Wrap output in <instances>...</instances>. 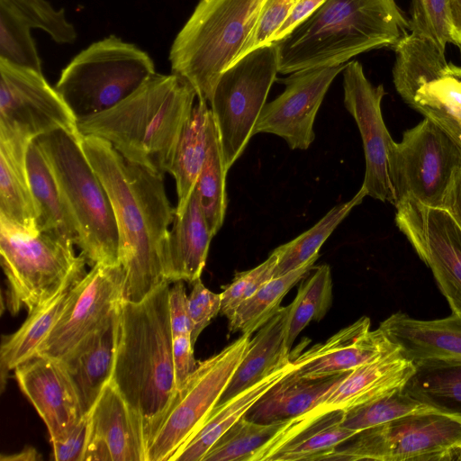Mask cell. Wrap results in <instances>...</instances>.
Here are the masks:
<instances>
[{"instance_id":"cell-1","label":"cell","mask_w":461,"mask_h":461,"mask_svg":"<svg viewBox=\"0 0 461 461\" xmlns=\"http://www.w3.org/2000/svg\"><path fill=\"white\" fill-rule=\"evenodd\" d=\"M81 148L110 197L118 229L123 299L140 302L167 282L164 258L176 208L163 176L125 159L108 141L82 136Z\"/></svg>"},{"instance_id":"cell-2","label":"cell","mask_w":461,"mask_h":461,"mask_svg":"<svg viewBox=\"0 0 461 461\" xmlns=\"http://www.w3.org/2000/svg\"><path fill=\"white\" fill-rule=\"evenodd\" d=\"M169 282L143 300H122L112 380L142 420L148 444L177 392L168 310ZM148 448V447H147Z\"/></svg>"},{"instance_id":"cell-3","label":"cell","mask_w":461,"mask_h":461,"mask_svg":"<svg viewBox=\"0 0 461 461\" xmlns=\"http://www.w3.org/2000/svg\"><path fill=\"white\" fill-rule=\"evenodd\" d=\"M196 92L176 74L156 73L109 110L77 120L82 136L108 141L125 159L169 173Z\"/></svg>"},{"instance_id":"cell-4","label":"cell","mask_w":461,"mask_h":461,"mask_svg":"<svg viewBox=\"0 0 461 461\" xmlns=\"http://www.w3.org/2000/svg\"><path fill=\"white\" fill-rule=\"evenodd\" d=\"M407 27L394 0H326L275 41L278 72L345 64L360 53L393 47Z\"/></svg>"},{"instance_id":"cell-5","label":"cell","mask_w":461,"mask_h":461,"mask_svg":"<svg viewBox=\"0 0 461 461\" xmlns=\"http://www.w3.org/2000/svg\"><path fill=\"white\" fill-rule=\"evenodd\" d=\"M267 0H199L176 34L171 71L187 80L197 98L210 102L221 75L236 59Z\"/></svg>"},{"instance_id":"cell-6","label":"cell","mask_w":461,"mask_h":461,"mask_svg":"<svg viewBox=\"0 0 461 461\" xmlns=\"http://www.w3.org/2000/svg\"><path fill=\"white\" fill-rule=\"evenodd\" d=\"M56 178L88 265L119 263L116 219L108 193L86 158L80 140L59 130L36 139Z\"/></svg>"},{"instance_id":"cell-7","label":"cell","mask_w":461,"mask_h":461,"mask_svg":"<svg viewBox=\"0 0 461 461\" xmlns=\"http://www.w3.org/2000/svg\"><path fill=\"white\" fill-rule=\"evenodd\" d=\"M156 74L150 56L110 35L93 42L62 69L55 88L77 120L115 106Z\"/></svg>"},{"instance_id":"cell-8","label":"cell","mask_w":461,"mask_h":461,"mask_svg":"<svg viewBox=\"0 0 461 461\" xmlns=\"http://www.w3.org/2000/svg\"><path fill=\"white\" fill-rule=\"evenodd\" d=\"M74 246L42 231L19 230L0 219L1 265L11 314L22 308L32 312L70 279L87 273L86 258L76 255Z\"/></svg>"},{"instance_id":"cell-9","label":"cell","mask_w":461,"mask_h":461,"mask_svg":"<svg viewBox=\"0 0 461 461\" xmlns=\"http://www.w3.org/2000/svg\"><path fill=\"white\" fill-rule=\"evenodd\" d=\"M277 73V47L272 42L249 52L218 79L209 103L227 172L253 136Z\"/></svg>"},{"instance_id":"cell-10","label":"cell","mask_w":461,"mask_h":461,"mask_svg":"<svg viewBox=\"0 0 461 461\" xmlns=\"http://www.w3.org/2000/svg\"><path fill=\"white\" fill-rule=\"evenodd\" d=\"M251 334H241L219 353L198 362L176 394L147 448V461H171L201 427L247 354Z\"/></svg>"},{"instance_id":"cell-11","label":"cell","mask_w":461,"mask_h":461,"mask_svg":"<svg viewBox=\"0 0 461 461\" xmlns=\"http://www.w3.org/2000/svg\"><path fill=\"white\" fill-rule=\"evenodd\" d=\"M461 167V149L432 121L425 118L396 142L390 177L396 203L411 197L442 206L452 177ZM394 205V206H395Z\"/></svg>"},{"instance_id":"cell-12","label":"cell","mask_w":461,"mask_h":461,"mask_svg":"<svg viewBox=\"0 0 461 461\" xmlns=\"http://www.w3.org/2000/svg\"><path fill=\"white\" fill-rule=\"evenodd\" d=\"M353 438L319 460L425 461L429 455L461 442V420L438 412L409 414Z\"/></svg>"},{"instance_id":"cell-13","label":"cell","mask_w":461,"mask_h":461,"mask_svg":"<svg viewBox=\"0 0 461 461\" xmlns=\"http://www.w3.org/2000/svg\"><path fill=\"white\" fill-rule=\"evenodd\" d=\"M59 130L82 138L77 119L42 72L0 59V132L32 141Z\"/></svg>"},{"instance_id":"cell-14","label":"cell","mask_w":461,"mask_h":461,"mask_svg":"<svg viewBox=\"0 0 461 461\" xmlns=\"http://www.w3.org/2000/svg\"><path fill=\"white\" fill-rule=\"evenodd\" d=\"M395 223L431 270L451 312L461 314V226L444 206L411 197L395 205Z\"/></svg>"},{"instance_id":"cell-15","label":"cell","mask_w":461,"mask_h":461,"mask_svg":"<svg viewBox=\"0 0 461 461\" xmlns=\"http://www.w3.org/2000/svg\"><path fill=\"white\" fill-rule=\"evenodd\" d=\"M342 73L344 105L354 118L363 141L366 171L362 187L372 198L395 205L390 167L396 142L382 114L384 86H375L357 60L347 63Z\"/></svg>"},{"instance_id":"cell-16","label":"cell","mask_w":461,"mask_h":461,"mask_svg":"<svg viewBox=\"0 0 461 461\" xmlns=\"http://www.w3.org/2000/svg\"><path fill=\"white\" fill-rule=\"evenodd\" d=\"M125 273L120 263L96 264L74 294L37 355L61 360L95 332L123 300Z\"/></svg>"},{"instance_id":"cell-17","label":"cell","mask_w":461,"mask_h":461,"mask_svg":"<svg viewBox=\"0 0 461 461\" xmlns=\"http://www.w3.org/2000/svg\"><path fill=\"white\" fill-rule=\"evenodd\" d=\"M347 64L303 69L276 79L284 92L264 105L253 135L271 133L283 138L292 149H307L315 139L313 124L323 98Z\"/></svg>"},{"instance_id":"cell-18","label":"cell","mask_w":461,"mask_h":461,"mask_svg":"<svg viewBox=\"0 0 461 461\" xmlns=\"http://www.w3.org/2000/svg\"><path fill=\"white\" fill-rule=\"evenodd\" d=\"M147 447L141 418L111 379L89 412L85 461H147Z\"/></svg>"},{"instance_id":"cell-19","label":"cell","mask_w":461,"mask_h":461,"mask_svg":"<svg viewBox=\"0 0 461 461\" xmlns=\"http://www.w3.org/2000/svg\"><path fill=\"white\" fill-rule=\"evenodd\" d=\"M14 371L21 391L44 421L50 441L64 438L85 414L62 362L37 355Z\"/></svg>"},{"instance_id":"cell-20","label":"cell","mask_w":461,"mask_h":461,"mask_svg":"<svg viewBox=\"0 0 461 461\" xmlns=\"http://www.w3.org/2000/svg\"><path fill=\"white\" fill-rule=\"evenodd\" d=\"M415 370L397 347L390 353L346 374L305 412L288 419L303 423L334 411L345 412L402 389Z\"/></svg>"},{"instance_id":"cell-21","label":"cell","mask_w":461,"mask_h":461,"mask_svg":"<svg viewBox=\"0 0 461 461\" xmlns=\"http://www.w3.org/2000/svg\"><path fill=\"white\" fill-rule=\"evenodd\" d=\"M370 319L362 316L323 343L309 348L293 360V374L318 379L349 372L397 348L379 327L370 330Z\"/></svg>"},{"instance_id":"cell-22","label":"cell","mask_w":461,"mask_h":461,"mask_svg":"<svg viewBox=\"0 0 461 461\" xmlns=\"http://www.w3.org/2000/svg\"><path fill=\"white\" fill-rule=\"evenodd\" d=\"M345 413L334 411L304 423L287 419L249 461L319 460L322 454L357 435L341 424Z\"/></svg>"},{"instance_id":"cell-23","label":"cell","mask_w":461,"mask_h":461,"mask_svg":"<svg viewBox=\"0 0 461 461\" xmlns=\"http://www.w3.org/2000/svg\"><path fill=\"white\" fill-rule=\"evenodd\" d=\"M379 328L413 364L429 359L461 360V314L437 320H419L399 311Z\"/></svg>"},{"instance_id":"cell-24","label":"cell","mask_w":461,"mask_h":461,"mask_svg":"<svg viewBox=\"0 0 461 461\" xmlns=\"http://www.w3.org/2000/svg\"><path fill=\"white\" fill-rule=\"evenodd\" d=\"M119 307L120 304L95 332L59 360L72 380L84 414L91 411L113 375Z\"/></svg>"},{"instance_id":"cell-25","label":"cell","mask_w":461,"mask_h":461,"mask_svg":"<svg viewBox=\"0 0 461 461\" xmlns=\"http://www.w3.org/2000/svg\"><path fill=\"white\" fill-rule=\"evenodd\" d=\"M31 142L0 132V219L19 230L37 233L39 212L26 164Z\"/></svg>"},{"instance_id":"cell-26","label":"cell","mask_w":461,"mask_h":461,"mask_svg":"<svg viewBox=\"0 0 461 461\" xmlns=\"http://www.w3.org/2000/svg\"><path fill=\"white\" fill-rule=\"evenodd\" d=\"M212 235L195 191L181 216H175L164 258V276L171 283L193 284L205 267Z\"/></svg>"},{"instance_id":"cell-27","label":"cell","mask_w":461,"mask_h":461,"mask_svg":"<svg viewBox=\"0 0 461 461\" xmlns=\"http://www.w3.org/2000/svg\"><path fill=\"white\" fill-rule=\"evenodd\" d=\"M86 275L70 279L53 296L29 312L27 319L16 331L2 337L0 349L2 390L5 388L8 374L19 365L36 356L38 348L69 303L77 284Z\"/></svg>"},{"instance_id":"cell-28","label":"cell","mask_w":461,"mask_h":461,"mask_svg":"<svg viewBox=\"0 0 461 461\" xmlns=\"http://www.w3.org/2000/svg\"><path fill=\"white\" fill-rule=\"evenodd\" d=\"M290 304L281 307L251 339L248 351L218 403H222L291 361L286 344ZM217 403V404H218Z\"/></svg>"},{"instance_id":"cell-29","label":"cell","mask_w":461,"mask_h":461,"mask_svg":"<svg viewBox=\"0 0 461 461\" xmlns=\"http://www.w3.org/2000/svg\"><path fill=\"white\" fill-rule=\"evenodd\" d=\"M294 370L291 360L222 403H218L171 461H202L213 444L266 394Z\"/></svg>"},{"instance_id":"cell-30","label":"cell","mask_w":461,"mask_h":461,"mask_svg":"<svg viewBox=\"0 0 461 461\" xmlns=\"http://www.w3.org/2000/svg\"><path fill=\"white\" fill-rule=\"evenodd\" d=\"M26 164L39 212V231L77 246V230L67 212L54 174L36 140L28 148Z\"/></svg>"},{"instance_id":"cell-31","label":"cell","mask_w":461,"mask_h":461,"mask_svg":"<svg viewBox=\"0 0 461 461\" xmlns=\"http://www.w3.org/2000/svg\"><path fill=\"white\" fill-rule=\"evenodd\" d=\"M346 373L318 379H303L293 371L275 384L245 415L249 420L268 423L300 415L312 409Z\"/></svg>"},{"instance_id":"cell-32","label":"cell","mask_w":461,"mask_h":461,"mask_svg":"<svg viewBox=\"0 0 461 461\" xmlns=\"http://www.w3.org/2000/svg\"><path fill=\"white\" fill-rule=\"evenodd\" d=\"M211 116L208 102L198 99L179 139L169 171L176 180L177 216L184 213L203 168L208 149Z\"/></svg>"},{"instance_id":"cell-33","label":"cell","mask_w":461,"mask_h":461,"mask_svg":"<svg viewBox=\"0 0 461 461\" xmlns=\"http://www.w3.org/2000/svg\"><path fill=\"white\" fill-rule=\"evenodd\" d=\"M402 391L421 403L461 420V360L415 363Z\"/></svg>"},{"instance_id":"cell-34","label":"cell","mask_w":461,"mask_h":461,"mask_svg":"<svg viewBox=\"0 0 461 461\" xmlns=\"http://www.w3.org/2000/svg\"><path fill=\"white\" fill-rule=\"evenodd\" d=\"M393 48L395 52L393 84L407 104L420 86L448 68L445 50L431 40L413 32L402 36Z\"/></svg>"},{"instance_id":"cell-35","label":"cell","mask_w":461,"mask_h":461,"mask_svg":"<svg viewBox=\"0 0 461 461\" xmlns=\"http://www.w3.org/2000/svg\"><path fill=\"white\" fill-rule=\"evenodd\" d=\"M438 126L461 149V79L450 69L423 84L408 104Z\"/></svg>"},{"instance_id":"cell-36","label":"cell","mask_w":461,"mask_h":461,"mask_svg":"<svg viewBox=\"0 0 461 461\" xmlns=\"http://www.w3.org/2000/svg\"><path fill=\"white\" fill-rule=\"evenodd\" d=\"M319 257L315 256L301 267L267 282L239 306L229 320L230 331L252 335L266 324L282 307L281 303L290 289L313 268Z\"/></svg>"},{"instance_id":"cell-37","label":"cell","mask_w":461,"mask_h":461,"mask_svg":"<svg viewBox=\"0 0 461 461\" xmlns=\"http://www.w3.org/2000/svg\"><path fill=\"white\" fill-rule=\"evenodd\" d=\"M366 195L365 188L361 186L351 200L334 206L310 230L275 249L272 252L277 257V264L274 277L297 269L320 255L319 250L322 244L350 211L360 204Z\"/></svg>"},{"instance_id":"cell-38","label":"cell","mask_w":461,"mask_h":461,"mask_svg":"<svg viewBox=\"0 0 461 461\" xmlns=\"http://www.w3.org/2000/svg\"><path fill=\"white\" fill-rule=\"evenodd\" d=\"M226 175L218 133L212 115L209 124L207 155L194 191L212 236L217 234L222 226L226 213Z\"/></svg>"},{"instance_id":"cell-39","label":"cell","mask_w":461,"mask_h":461,"mask_svg":"<svg viewBox=\"0 0 461 461\" xmlns=\"http://www.w3.org/2000/svg\"><path fill=\"white\" fill-rule=\"evenodd\" d=\"M332 303V277L327 264L317 267L303 282L290 303L286 344L290 348L303 330L312 321H320Z\"/></svg>"},{"instance_id":"cell-40","label":"cell","mask_w":461,"mask_h":461,"mask_svg":"<svg viewBox=\"0 0 461 461\" xmlns=\"http://www.w3.org/2000/svg\"><path fill=\"white\" fill-rule=\"evenodd\" d=\"M286 420L260 423L243 416L213 444L202 461H249Z\"/></svg>"},{"instance_id":"cell-41","label":"cell","mask_w":461,"mask_h":461,"mask_svg":"<svg viewBox=\"0 0 461 461\" xmlns=\"http://www.w3.org/2000/svg\"><path fill=\"white\" fill-rule=\"evenodd\" d=\"M32 28L5 0H0V59L42 72Z\"/></svg>"},{"instance_id":"cell-42","label":"cell","mask_w":461,"mask_h":461,"mask_svg":"<svg viewBox=\"0 0 461 461\" xmlns=\"http://www.w3.org/2000/svg\"><path fill=\"white\" fill-rule=\"evenodd\" d=\"M431 412L441 413L411 397L402 388L379 400L347 411L341 424L358 434L401 416Z\"/></svg>"},{"instance_id":"cell-43","label":"cell","mask_w":461,"mask_h":461,"mask_svg":"<svg viewBox=\"0 0 461 461\" xmlns=\"http://www.w3.org/2000/svg\"><path fill=\"white\" fill-rule=\"evenodd\" d=\"M411 32L428 38L446 50L453 43V20L449 0H411Z\"/></svg>"},{"instance_id":"cell-44","label":"cell","mask_w":461,"mask_h":461,"mask_svg":"<svg viewBox=\"0 0 461 461\" xmlns=\"http://www.w3.org/2000/svg\"><path fill=\"white\" fill-rule=\"evenodd\" d=\"M31 25L44 31L59 44H72L77 33L64 9H55L47 0H5Z\"/></svg>"},{"instance_id":"cell-45","label":"cell","mask_w":461,"mask_h":461,"mask_svg":"<svg viewBox=\"0 0 461 461\" xmlns=\"http://www.w3.org/2000/svg\"><path fill=\"white\" fill-rule=\"evenodd\" d=\"M277 257L271 252L268 258L256 267L236 273L232 282L221 293V313L228 320L234 315L239 306L253 295L267 282L274 278Z\"/></svg>"},{"instance_id":"cell-46","label":"cell","mask_w":461,"mask_h":461,"mask_svg":"<svg viewBox=\"0 0 461 461\" xmlns=\"http://www.w3.org/2000/svg\"><path fill=\"white\" fill-rule=\"evenodd\" d=\"M297 2L298 0H267L251 34L233 63L249 52L267 44L287 19Z\"/></svg>"},{"instance_id":"cell-47","label":"cell","mask_w":461,"mask_h":461,"mask_svg":"<svg viewBox=\"0 0 461 461\" xmlns=\"http://www.w3.org/2000/svg\"><path fill=\"white\" fill-rule=\"evenodd\" d=\"M191 321V339L194 345L199 335L221 310V294H215L204 286L201 279L193 283L188 295Z\"/></svg>"},{"instance_id":"cell-48","label":"cell","mask_w":461,"mask_h":461,"mask_svg":"<svg viewBox=\"0 0 461 461\" xmlns=\"http://www.w3.org/2000/svg\"><path fill=\"white\" fill-rule=\"evenodd\" d=\"M89 437V413L61 440L51 442L57 461H85Z\"/></svg>"},{"instance_id":"cell-49","label":"cell","mask_w":461,"mask_h":461,"mask_svg":"<svg viewBox=\"0 0 461 461\" xmlns=\"http://www.w3.org/2000/svg\"><path fill=\"white\" fill-rule=\"evenodd\" d=\"M168 310L172 336H191V321L184 281L174 282L168 291Z\"/></svg>"},{"instance_id":"cell-50","label":"cell","mask_w":461,"mask_h":461,"mask_svg":"<svg viewBox=\"0 0 461 461\" xmlns=\"http://www.w3.org/2000/svg\"><path fill=\"white\" fill-rule=\"evenodd\" d=\"M194 346L190 335L173 338V364L177 390L197 367L198 363L194 359Z\"/></svg>"},{"instance_id":"cell-51","label":"cell","mask_w":461,"mask_h":461,"mask_svg":"<svg viewBox=\"0 0 461 461\" xmlns=\"http://www.w3.org/2000/svg\"><path fill=\"white\" fill-rule=\"evenodd\" d=\"M326 0H298L287 19L285 21L282 26L276 31V32L271 37L268 43L275 42L284 38L298 23H300L304 18L309 16L312 12H314Z\"/></svg>"},{"instance_id":"cell-52","label":"cell","mask_w":461,"mask_h":461,"mask_svg":"<svg viewBox=\"0 0 461 461\" xmlns=\"http://www.w3.org/2000/svg\"><path fill=\"white\" fill-rule=\"evenodd\" d=\"M442 206L446 207L461 226V167L455 172L444 196Z\"/></svg>"},{"instance_id":"cell-53","label":"cell","mask_w":461,"mask_h":461,"mask_svg":"<svg viewBox=\"0 0 461 461\" xmlns=\"http://www.w3.org/2000/svg\"><path fill=\"white\" fill-rule=\"evenodd\" d=\"M425 461H461V442L429 455Z\"/></svg>"},{"instance_id":"cell-54","label":"cell","mask_w":461,"mask_h":461,"mask_svg":"<svg viewBox=\"0 0 461 461\" xmlns=\"http://www.w3.org/2000/svg\"><path fill=\"white\" fill-rule=\"evenodd\" d=\"M453 20V43L461 53V0H449Z\"/></svg>"},{"instance_id":"cell-55","label":"cell","mask_w":461,"mask_h":461,"mask_svg":"<svg viewBox=\"0 0 461 461\" xmlns=\"http://www.w3.org/2000/svg\"><path fill=\"white\" fill-rule=\"evenodd\" d=\"M39 459L41 456L33 447H26L19 453L1 456V461H37Z\"/></svg>"},{"instance_id":"cell-56","label":"cell","mask_w":461,"mask_h":461,"mask_svg":"<svg viewBox=\"0 0 461 461\" xmlns=\"http://www.w3.org/2000/svg\"><path fill=\"white\" fill-rule=\"evenodd\" d=\"M451 71L461 79V67L450 63Z\"/></svg>"}]
</instances>
